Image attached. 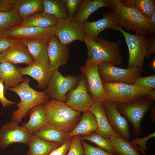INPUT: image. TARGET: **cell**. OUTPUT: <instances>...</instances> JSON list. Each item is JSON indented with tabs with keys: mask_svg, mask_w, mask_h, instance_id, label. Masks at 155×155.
Instances as JSON below:
<instances>
[{
	"mask_svg": "<svg viewBox=\"0 0 155 155\" xmlns=\"http://www.w3.org/2000/svg\"><path fill=\"white\" fill-rule=\"evenodd\" d=\"M42 105L47 123L68 134L74 128L81 119L80 112L73 109L64 102L51 99Z\"/></svg>",
	"mask_w": 155,
	"mask_h": 155,
	"instance_id": "6da1fadb",
	"label": "cell"
},
{
	"mask_svg": "<svg viewBox=\"0 0 155 155\" xmlns=\"http://www.w3.org/2000/svg\"><path fill=\"white\" fill-rule=\"evenodd\" d=\"M84 42L87 50L86 62L98 65L102 62H108L117 66L121 63L123 57L120 51L119 44L110 42L102 37L96 42L89 38L85 34Z\"/></svg>",
	"mask_w": 155,
	"mask_h": 155,
	"instance_id": "7a4b0ae2",
	"label": "cell"
},
{
	"mask_svg": "<svg viewBox=\"0 0 155 155\" xmlns=\"http://www.w3.org/2000/svg\"><path fill=\"white\" fill-rule=\"evenodd\" d=\"M30 80L26 77L16 86L8 89L17 94L20 98V101L17 104L18 108L13 111L11 119L18 123L26 116L30 109L38 105L43 104L50 98L44 92L38 91L32 88L29 85Z\"/></svg>",
	"mask_w": 155,
	"mask_h": 155,
	"instance_id": "3957f363",
	"label": "cell"
},
{
	"mask_svg": "<svg viewBox=\"0 0 155 155\" xmlns=\"http://www.w3.org/2000/svg\"><path fill=\"white\" fill-rule=\"evenodd\" d=\"M111 12L116 24L135 34L147 36L150 32V19L142 16L134 8L122 4L118 0L117 4Z\"/></svg>",
	"mask_w": 155,
	"mask_h": 155,
	"instance_id": "277c9868",
	"label": "cell"
},
{
	"mask_svg": "<svg viewBox=\"0 0 155 155\" xmlns=\"http://www.w3.org/2000/svg\"><path fill=\"white\" fill-rule=\"evenodd\" d=\"M155 99L147 95L128 102L118 103L117 108L133 127V133L140 136L142 130L141 122L145 114L152 108Z\"/></svg>",
	"mask_w": 155,
	"mask_h": 155,
	"instance_id": "5b68a950",
	"label": "cell"
},
{
	"mask_svg": "<svg viewBox=\"0 0 155 155\" xmlns=\"http://www.w3.org/2000/svg\"><path fill=\"white\" fill-rule=\"evenodd\" d=\"M112 29L120 32L125 37L129 53L127 68L136 67L142 73L149 39L148 35L131 34L118 24H116Z\"/></svg>",
	"mask_w": 155,
	"mask_h": 155,
	"instance_id": "8992f818",
	"label": "cell"
},
{
	"mask_svg": "<svg viewBox=\"0 0 155 155\" xmlns=\"http://www.w3.org/2000/svg\"><path fill=\"white\" fill-rule=\"evenodd\" d=\"M98 67L102 82L121 83L133 85L142 73L136 67L125 69L117 67L108 62L100 63Z\"/></svg>",
	"mask_w": 155,
	"mask_h": 155,
	"instance_id": "52a82bcc",
	"label": "cell"
},
{
	"mask_svg": "<svg viewBox=\"0 0 155 155\" xmlns=\"http://www.w3.org/2000/svg\"><path fill=\"white\" fill-rule=\"evenodd\" d=\"M80 75H69L65 76L58 70L55 71L44 92L52 100L66 102L67 94L78 85Z\"/></svg>",
	"mask_w": 155,
	"mask_h": 155,
	"instance_id": "ba28073f",
	"label": "cell"
},
{
	"mask_svg": "<svg viewBox=\"0 0 155 155\" xmlns=\"http://www.w3.org/2000/svg\"><path fill=\"white\" fill-rule=\"evenodd\" d=\"M102 85L107 95V100L118 103H123L139 97L149 96L147 92L133 85L124 83L103 82Z\"/></svg>",
	"mask_w": 155,
	"mask_h": 155,
	"instance_id": "9c48e42d",
	"label": "cell"
},
{
	"mask_svg": "<svg viewBox=\"0 0 155 155\" xmlns=\"http://www.w3.org/2000/svg\"><path fill=\"white\" fill-rule=\"evenodd\" d=\"M66 97L65 103L74 110L83 113L89 110L93 102L88 91L86 78L83 74L80 75L77 85L67 94Z\"/></svg>",
	"mask_w": 155,
	"mask_h": 155,
	"instance_id": "30bf717a",
	"label": "cell"
},
{
	"mask_svg": "<svg viewBox=\"0 0 155 155\" xmlns=\"http://www.w3.org/2000/svg\"><path fill=\"white\" fill-rule=\"evenodd\" d=\"M80 71L86 78L88 91L93 102H103L106 100L107 95L99 75L98 65L86 62Z\"/></svg>",
	"mask_w": 155,
	"mask_h": 155,
	"instance_id": "8fae6325",
	"label": "cell"
},
{
	"mask_svg": "<svg viewBox=\"0 0 155 155\" xmlns=\"http://www.w3.org/2000/svg\"><path fill=\"white\" fill-rule=\"evenodd\" d=\"M55 26L46 28L18 25L6 30L2 35L15 42H24L37 38L50 37L55 34Z\"/></svg>",
	"mask_w": 155,
	"mask_h": 155,
	"instance_id": "7c38bea8",
	"label": "cell"
},
{
	"mask_svg": "<svg viewBox=\"0 0 155 155\" xmlns=\"http://www.w3.org/2000/svg\"><path fill=\"white\" fill-rule=\"evenodd\" d=\"M32 135L24 127L20 126L18 123L11 120L0 128V148L4 149L16 143L28 145Z\"/></svg>",
	"mask_w": 155,
	"mask_h": 155,
	"instance_id": "4fadbf2b",
	"label": "cell"
},
{
	"mask_svg": "<svg viewBox=\"0 0 155 155\" xmlns=\"http://www.w3.org/2000/svg\"><path fill=\"white\" fill-rule=\"evenodd\" d=\"M55 26V35L62 44L68 45L76 40L84 42L85 34L83 24H77L68 17L59 20Z\"/></svg>",
	"mask_w": 155,
	"mask_h": 155,
	"instance_id": "5bb4252c",
	"label": "cell"
},
{
	"mask_svg": "<svg viewBox=\"0 0 155 155\" xmlns=\"http://www.w3.org/2000/svg\"><path fill=\"white\" fill-rule=\"evenodd\" d=\"M103 103L107 119L111 127L118 135L129 140V124L125 117L122 116L118 110V103L107 100Z\"/></svg>",
	"mask_w": 155,
	"mask_h": 155,
	"instance_id": "9a60e30c",
	"label": "cell"
},
{
	"mask_svg": "<svg viewBox=\"0 0 155 155\" xmlns=\"http://www.w3.org/2000/svg\"><path fill=\"white\" fill-rule=\"evenodd\" d=\"M49 67L55 71L61 66L65 65L69 59V48L68 45L61 43L55 35L49 39L47 47Z\"/></svg>",
	"mask_w": 155,
	"mask_h": 155,
	"instance_id": "2e32d148",
	"label": "cell"
},
{
	"mask_svg": "<svg viewBox=\"0 0 155 155\" xmlns=\"http://www.w3.org/2000/svg\"><path fill=\"white\" fill-rule=\"evenodd\" d=\"M1 63L6 62L14 65L24 64L29 65L34 62V59L23 42H15L13 44L0 54Z\"/></svg>",
	"mask_w": 155,
	"mask_h": 155,
	"instance_id": "e0dca14e",
	"label": "cell"
},
{
	"mask_svg": "<svg viewBox=\"0 0 155 155\" xmlns=\"http://www.w3.org/2000/svg\"><path fill=\"white\" fill-rule=\"evenodd\" d=\"M118 2V0H82L72 20L77 24H82L88 21L90 15L99 8L105 7L112 10Z\"/></svg>",
	"mask_w": 155,
	"mask_h": 155,
	"instance_id": "ac0fdd59",
	"label": "cell"
},
{
	"mask_svg": "<svg viewBox=\"0 0 155 155\" xmlns=\"http://www.w3.org/2000/svg\"><path fill=\"white\" fill-rule=\"evenodd\" d=\"M16 67L22 75H28L36 80L38 83L36 87L39 89L46 88L54 71L50 69L49 66L35 62L26 67L18 66Z\"/></svg>",
	"mask_w": 155,
	"mask_h": 155,
	"instance_id": "d6986e66",
	"label": "cell"
},
{
	"mask_svg": "<svg viewBox=\"0 0 155 155\" xmlns=\"http://www.w3.org/2000/svg\"><path fill=\"white\" fill-rule=\"evenodd\" d=\"M83 24L85 34L90 40L96 42L101 32L106 29H112L116 24L111 12L106 11L101 19L92 22L87 21Z\"/></svg>",
	"mask_w": 155,
	"mask_h": 155,
	"instance_id": "ffe728a7",
	"label": "cell"
},
{
	"mask_svg": "<svg viewBox=\"0 0 155 155\" xmlns=\"http://www.w3.org/2000/svg\"><path fill=\"white\" fill-rule=\"evenodd\" d=\"M89 110L93 114L96 120L98 127L95 132L108 139L118 135L108 122L103 102H93Z\"/></svg>",
	"mask_w": 155,
	"mask_h": 155,
	"instance_id": "44dd1931",
	"label": "cell"
},
{
	"mask_svg": "<svg viewBox=\"0 0 155 155\" xmlns=\"http://www.w3.org/2000/svg\"><path fill=\"white\" fill-rule=\"evenodd\" d=\"M51 37L40 38L23 42L32 56L34 62L49 66L47 47Z\"/></svg>",
	"mask_w": 155,
	"mask_h": 155,
	"instance_id": "7402d4cb",
	"label": "cell"
},
{
	"mask_svg": "<svg viewBox=\"0 0 155 155\" xmlns=\"http://www.w3.org/2000/svg\"><path fill=\"white\" fill-rule=\"evenodd\" d=\"M0 79L4 83V92L10 87H15L24 79L15 66L8 62L0 64Z\"/></svg>",
	"mask_w": 155,
	"mask_h": 155,
	"instance_id": "603a6c76",
	"label": "cell"
},
{
	"mask_svg": "<svg viewBox=\"0 0 155 155\" xmlns=\"http://www.w3.org/2000/svg\"><path fill=\"white\" fill-rule=\"evenodd\" d=\"M98 127L96 118L89 110L83 113L80 121L67 135V138L77 135H89L95 132Z\"/></svg>",
	"mask_w": 155,
	"mask_h": 155,
	"instance_id": "cb8c5ba5",
	"label": "cell"
},
{
	"mask_svg": "<svg viewBox=\"0 0 155 155\" xmlns=\"http://www.w3.org/2000/svg\"><path fill=\"white\" fill-rule=\"evenodd\" d=\"M28 114L30 116V119L22 126L32 134H34L42 126L47 123L42 104H39L32 108L28 111Z\"/></svg>",
	"mask_w": 155,
	"mask_h": 155,
	"instance_id": "d4e9b609",
	"label": "cell"
},
{
	"mask_svg": "<svg viewBox=\"0 0 155 155\" xmlns=\"http://www.w3.org/2000/svg\"><path fill=\"white\" fill-rule=\"evenodd\" d=\"M67 134L58 127L47 123L34 135L44 140L57 143L61 145L68 139Z\"/></svg>",
	"mask_w": 155,
	"mask_h": 155,
	"instance_id": "484cf974",
	"label": "cell"
},
{
	"mask_svg": "<svg viewBox=\"0 0 155 155\" xmlns=\"http://www.w3.org/2000/svg\"><path fill=\"white\" fill-rule=\"evenodd\" d=\"M15 9L20 17L24 20L43 10L42 0H16Z\"/></svg>",
	"mask_w": 155,
	"mask_h": 155,
	"instance_id": "4316f807",
	"label": "cell"
},
{
	"mask_svg": "<svg viewBox=\"0 0 155 155\" xmlns=\"http://www.w3.org/2000/svg\"><path fill=\"white\" fill-rule=\"evenodd\" d=\"M28 145L29 148L27 155H48L60 146L57 143L44 140L33 134Z\"/></svg>",
	"mask_w": 155,
	"mask_h": 155,
	"instance_id": "83f0119b",
	"label": "cell"
},
{
	"mask_svg": "<svg viewBox=\"0 0 155 155\" xmlns=\"http://www.w3.org/2000/svg\"><path fill=\"white\" fill-rule=\"evenodd\" d=\"M58 20L53 15L39 12L23 20L19 25L44 28L55 26Z\"/></svg>",
	"mask_w": 155,
	"mask_h": 155,
	"instance_id": "f1b7e54d",
	"label": "cell"
},
{
	"mask_svg": "<svg viewBox=\"0 0 155 155\" xmlns=\"http://www.w3.org/2000/svg\"><path fill=\"white\" fill-rule=\"evenodd\" d=\"M116 155H140L137 146L119 135L111 137L109 139Z\"/></svg>",
	"mask_w": 155,
	"mask_h": 155,
	"instance_id": "f546056e",
	"label": "cell"
},
{
	"mask_svg": "<svg viewBox=\"0 0 155 155\" xmlns=\"http://www.w3.org/2000/svg\"><path fill=\"white\" fill-rule=\"evenodd\" d=\"M123 4L136 10L142 16L149 19L155 11V0H120Z\"/></svg>",
	"mask_w": 155,
	"mask_h": 155,
	"instance_id": "4dcf8cb0",
	"label": "cell"
},
{
	"mask_svg": "<svg viewBox=\"0 0 155 155\" xmlns=\"http://www.w3.org/2000/svg\"><path fill=\"white\" fill-rule=\"evenodd\" d=\"M44 13L55 16L58 20L68 17L63 0H42Z\"/></svg>",
	"mask_w": 155,
	"mask_h": 155,
	"instance_id": "1f68e13d",
	"label": "cell"
},
{
	"mask_svg": "<svg viewBox=\"0 0 155 155\" xmlns=\"http://www.w3.org/2000/svg\"><path fill=\"white\" fill-rule=\"evenodd\" d=\"M22 20L15 9L9 11H0V35L7 30L20 25Z\"/></svg>",
	"mask_w": 155,
	"mask_h": 155,
	"instance_id": "d6a6232c",
	"label": "cell"
},
{
	"mask_svg": "<svg viewBox=\"0 0 155 155\" xmlns=\"http://www.w3.org/2000/svg\"><path fill=\"white\" fill-rule=\"evenodd\" d=\"M82 140H87L97 145L106 151L115 154L113 146L109 139L105 137L94 132L88 135L81 137Z\"/></svg>",
	"mask_w": 155,
	"mask_h": 155,
	"instance_id": "836d02e7",
	"label": "cell"
},
{
	"mask_svg": "<svg viewBox=\"0 0 155 155\" xmlns=\"http://www.w3.org/2000/svg\"><path fill=\"white\" fill-rule=\"evenodd\" d=\"M135 87L148 93L150 96L155 99V75L147 77L140 76L133 84Z\"/></svg>",
	"mask_w": 155,
	"mask_h": 155,
	"instance_id": "e575fe53",
	"label": "cell"
},
{
	"mask_svg": "<svg viewBox=\"0 0 155 155\" xmlns=\"http://www.w3.org/2000/svg\"><path fill=\"white\" fill-rule=\"evenodd\" d=\"M71 143L68 153L66 155H84V150L80 135H75L71 137Z\"/></svg>",
	"mask_w": 155,
	"mask_h": 155,
	"instance_id": "d590c367",
	"label": "cell"
},
{
	"mask_svg": "<svg viewBox=\"0 0 155 155\" xmlns=\"http://www.w3.org/2000/svg\"><path fill=\"white\" fill-rule=\"evenodd\" d=\"M84 150V155H115L109 153L99 147L90 145L84 140H82Z\"/></svg>",
	"mask_w": 155,
	"mask_h": 155,
	"instance_id": "8d00e7d4",
	"label": "cell"
},
{
	"mask_svg": "<svg viewBox=\"0 0 155 155\" xmlns=\"http://www.w3.org/2000/svg\"><path fill=\"white\" fill-rule=\"evenodd\" d=\"M155 136V132L152 133H149L147 136L145 137L142 138H136L133 139L131 142L133 144L139 146V147L137 146L138 151H139L141 153L144 155L145 151L147 150L148 148L146 146L147 141L151 138Z\"/></svg>",
	"mask_w": 155,
	"mask_h": 155,
	"instance_id": "74e56055",
	"label": "cell"
},
{
	"mask_svg": "<svg viewBox=\"0 0 155 155\" xmlns=\"http://www.w3.org/2000/svg\"><path fill=\"white\" fill-rule=\"evenodd\" d=\"M68 17L72 19L77 11L82 0H63Z\"/></svg>",
	"mask_w": 155,
	"mask_h": 155,
	"instance_id": "f35d334b",
	"label": "cell"
},
{
	"mask_svg": "<svg viewBox=\"0 0 155 155\" xmlns=\"http://www.w3.org/2000/svg\"><path fill=\"white\" fill-rule=\"evenodd\" d=\"M71 143V138H68L64 144L53 150L48 155H66L69 150Z\"/></svg>",
	"mask_w": 155,
	"mask_h": 155,
	"instance_id": "ab89813d",
	"label": "cell"
},
{
	"mask_svg": "<svg viewBox=\"0 0 155 155\" xmlns=\"http://www.w3.org/2000/svg\"><path fill=\"white\" fill-rule=\"evenodd\" d=\"M15 42L3 35H0V54L9 48Z\"/></svg>",
	"mask_w": 155,
	"mask_h": 155,
	"instance_id": "60d3db41",
	"label": "cell"
},
{
	"mask_svg": "<svg viewBox=\"0 0 155 155\" xmlns=\"http://www.w3.org/2000/svg\"><path fill=\"white\" fill-rule=\"evenodd\" d=\"M2 79H0V102L3 107H7L16 103L7 99L5 96L4 85Z\"/></svg>",
	"mask_w": 155,
	"mask_h": 155,
	"instance_id": "b9f144b4",
	"label": "cell"
},
{
	"mask_svg": "<svg viewBox=\"0 0 155 155\" xmlns=\"http://www.w3.org/2000/svg\"><path fill=\"white\" fill-rule=\"evenodd\" d=\"M16 0H0V12L9 11L15 9Z\"/></svg>",
	"mask_w": 155,
	"mask_h": 155,
	"instance_id": "7bdbcfd3",
	"label": "cell"
},
{
	"mask_svg": "<svg viewBox=\"0 0 155 155\" xmlns=\"http://www.w3.org/2000/svg\"><path fill=\"white\" fill-rule=\"evenodd\" d=\"M152 54H155V33L151 34L149 38L146 57L148 59Z\"/></svg>",
	"mask_w": 155,
	"mask_h": 155,
	"instance_id": "ee69618b",
	"label": "cell"
},
{
	"mask_svg": "<svg viewBox=\"0 0 155 155\" xmlns=\"http://www.w3.org/2000/svg\"><path fill=\"white\" fill-rule=\"evenodd\" d=\"M150 19V30L151 34L155 33V11L152 14Z\"/></svg>",
	"mask_w": 155,
	"mask_h": 155,
	"instance_id": "f6af8a7d",
	"label": "cell"
},
{
	"mask_svg": "<svg viewBox=\"0 0 155 155\" xmlns=\"http://www.w3.org/2000/svg\"><path fill=\"white\" fill-rule=\"evenodd\" d=\"M151 108V120L154 123L155 121V105H153Z\"/></svg>",
	"mask_w": 155,
	"mask_h": 155,
	"instance_id": "bcb514c9",
	"label": "cell"
},
{
	"mask_svg": "<svg viewBox=\"0 0 155 155\" xmlns=\"http://www.w3.org/2000/svg\"><path fill=\"white\" fill-rule=\"evenodd\" d=\"M152 67L153 68H155V60L153 61L152 62Z\"/></svg>",
	"mask_w": 155,
	"mask_h": 155,
	"instance_id": "7dc6e473",
	"label": "cell"
},
{
	"mask_svg": "<svg viewBox=\"0 0 155 155\" xmlns=\"http://www.w3.org/2000/svg\"><path fill=\"white\" fill-rule=\"evenodd\" d=\"M144 155H146V154H144Z\"/></svg>",
	"mask_w": 155,
	"mask_h": 155,
	"instance_id": "c3c4849f",
	"label": "cell"
},
{
	"mask_svg": "<svg viewBox=\"0 0 155 155\" xmlns=\"http://www.w3.org/2000/svg\"><path fill=\"white\" fill-rule=\"evenodd\" d=\"M0 63H1V62H0Z\"/></svg>",
	"mask_w": 155,
	"mask_h": 155,
	"instance_id": "681fc988",
	"label": "cell"
}]
</instances>
